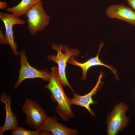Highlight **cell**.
I'll use <instances>...</instances> for the list:
<instances>
[{"label":"cell","mask_w":135,"mask_h":135,"mask_svg":"<svg viewBox=\"0 0 135 135\" xmlns=\"http://www.w3.org/2000/svg\"><path fill=\"white\" fill-rule=\"evenodd\" d=\"M51 70L49 83L44 88L50 92V97L52 101L57 103L55 112L63 120L67 121L75 116L71 108L70 98L67 96L64 91L58 68L52 67Z\"/></svg>","instance_id":"cell-1"},{"label":"cell","mask_w":135,"mask_h":135,"mask_svg":"<svg viewBox=\"0 0 135 135\" xmlns=\"http://www.w3.org/2000/svg\"><path fill=\"white\" fill-rule=\"evenodd\" d=\"M52 49L56 51V55L53 54L49 55L47 57L48 60L56 62L58 65V70L60 78L63 86H68L74 93V91L69 83L66 78V69L67 62L69 59L72 56L78 57L80 52L77 49H71L66 45L53 44L52 46Z\"/></svg>","instance_id":"cell-2"},{"label":"cell","mask_w":135,"mask_h":135,"mask_svg":"<svg viewBox=\"0 0 135 135\" xmlns=\"http://www.w3.org/2000/svg\"><path fill=\"white\" fill-rule=\"evenodd\" d=\"M27 18L28 29L30 34L35 36L44 31L50 24V16L44 11L41 0L29 10L25 14Z\"/></svg>","instance_id":"cell-3"},{"label":"cell","mask_w":135,"mask_h":135,"mask_svg":"<svg viewBox=\"0 0 135 135\" xmlns=\"http://www.w3.org/2000/svg\"><path fill=\"white\" fill-rule=\"evenodd\" d=\"M21 109L26 115V124L36 130H38L48 116L37 102L29 98L25 99Z\"/></svg>","instance_id":"cell-4"},{"label":"cell","mask_w":135,"mask_h":135,"mask_svg":"<svg viewBox=\"0 0 135 135\" xmlns=\"http://www.w3.org/2000/svg\"><path fill=\"white\" fill-rule=\"evenodd\" d=\"M19 55L21 66L19 72L18 78L14 86V88L18 89L22 82L28 79L40 78L49 82L51 73L46 69L39 70L31 66L28 61L25 50H22Z\"/></svg>","instance_id":"cell-5"},{"label":"cell","mask_w":135,"mask_h":135,"mask_svg":"<svg viewBox=\"0 0 135 135\" xmlns=\"http://www.w3.org/2000/svg\"><path fill=\"white\" fill-rule=\"evenodd\" d=\"M128 110V106L124 102L119 103L114 107L107 118L108 135H116L128 126L130 120L125 113Z\"/></svg>","instance_id":"cell-6"},{"label":"cell","mask_w":135,"mask_h":135,"mask_svg":"<svg viewBox=\"0 0 135 135\" xmlns=\"http://www.w3.org/2000/svg\"><path fill=\"white\" fill-rule=\"evenodd\" d=\"M0 19L4 23L5 28V35L13 54L16 56L19 55L17 51L18 44L14 41L13 26L16 25H22L25 22L13 14L0 12Z\"/></svg>","instance_id":"cell-7"},{"label":"cell","mask_w":135,"mask_h":135,"mask_svg":"<svg viewBox=\"0 0 135 135\" xmlns=\"http://www.w3.org/2000/svg\"><path fill=\"white\" fill-rule=\"evenodd\" d=\"M0 100L5 105V121L3 126L0 127V135H4L6 131L11 130L18 126V121L12 108V100L10 96L4 92L0 96Z\"/></svg>","instance_id":"cell-8"},{"label":"cell","mask_w":135,"mask_h":135,"mask_svg":"<svg viewBox=\"0 0 135 135\" xmlns=\"http://www.w3.org/2000/svg\"><path fill=\"white\" fill-rule=\"evenodd\" d=\"M106 15L110 18H116L135 26V12L123 4L109 6Z\"/></svg>","instance_id":"cell-9"},{"label":"cell","mask_w":135,"mask_h":135,"mask_svg":"<svg viewBox=\"0 0 135 135\" xmlns=\"http://www.w3.org/2000/svg\"><path fill=\"white\" fill-rule=\"evenodd\" d=\"M38 130L47 131L53 135H76L78 133L77 129L70 128L60 123L55 116H48Z\"/></svg>","instance_id":"cell-10"},{"label":"cell","mask_w":135,"mask_h":135,"mask_svg":"<svg viewBox=\"0 0 135 135\" xmlns=\"http://www.w3.org/2000/svg\"><path fill=\"white\" fill-rule=\"evenodd\" d=\"M103 77V74L102 72L100 74L96 85L92 91L87 94L82 96L74 93L73 98H70L71 104L80 106L86 108L92 115L95 117L96 115L91 109L90 106L92 104H97L96 101L93 100L92 97L101 88Z\"/></svg>","instance_id":"cell-11"},{"label":"cell","mask_w":135,"mask_h":135,"mask_svg":"<svg viewBox=\"0 0 135 135\" xmlns=\"http://www.w3.org/2000/svg\"><path fill=\"white\" fill-rule=\"evenodd\" d=\"M102 46V44L100 46V49L96 56L91 58L86 62L84 63H80L77 62L75 59L74 56H72L69 59L68 62L69 64L77 66L80 68L83 71L82 80L85 81L86 80L87 72L91 67L96 66H102L106 67L110 69L114 74L116 77V80H118V78L116 74V69L111 66L107 65L103 63L100 59L99 54Z\"/></svg>","instance_id":"cell-12"},{"label":"cell","mask_w":135,"mask_h":135,"mask_svg":"<svg viewBox=\"0 0 135 135\" xmlns=\"http://www.w3.org/2000/svg\"><path fill=\"white\" fill-rule=\"evenodd\" d=\"M41 1V0H22L16 6L7 8L6 10L20 18L25 14L31 8Z\"/></svg>","instance_id":"cell-13"},{"label":"cell","mask_w":135,"mask_h":135,"mask_svg":"<svg viewBox=\"0 0 135 135\" xmlns=\"http://www.w3.org/2000/svg\"><path fill=\"white\" fill-rule=\"evenodd\" d=\"M11 135H41L40 131L36 130L30 131L24 128L18 126L11 130Z\"/></svg>","instance_id":"cell-14"},{"label":"cell","mask_w":135,"mask_h":135,"mask_svg":"<svg viewBox=\"0 0 135 135\" xmlns=\"http://www.w3.org/2000/svg\"><path fill=\"white\" fill-rule=\"evenodd\" d=\"M0 43L2 44H9L6 35L3 34L0 29Z\"/></svg>","instance_id":"cell-15"},{"label":"cell","mask_w":135,"mask_h":135,"mask_svg":"<svg viewBox=\"0 0 135 135\" xmlns=\"http://www.w3.org/2000/svg\"><path fill=\"white\" fill-rule=\"evenodd\" d=\"M126 0L129 6L131 7L135 11V0Z\"/></svg>","instance_id":"cell-16"},{"label":"cell","mask_w":135,"mask_h":135,"mask_svg":"<svg viewBox=\"0 0 135 135\" xmlns=\"http://www.w3.org/2000/svg\"><path fill=\"white\" fill-rule=\"evenodd\" d=\"M8 6L7 2H4L0 1V9L4 10Z\"/></svg>","instance_id":"cell-17"}]
</instances>
